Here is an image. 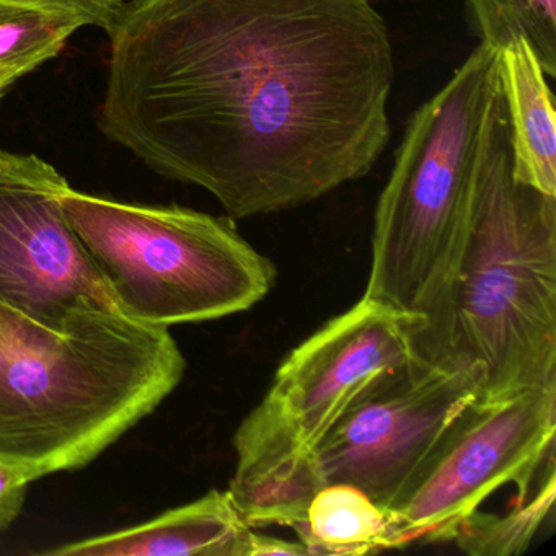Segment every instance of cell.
<instances>
[{
    "instance_id": "cell-2",
    "label": "cell",
    "mask_w": 556,
    "mask_h": 556,
    "mask_svg": "<svg viewBox=\"0 0 556 556\" xmlns=\"http://www.w3.org/2000/svg\"><path fill=\"white\" fill-rule=\"evenodd\" d=\"M422 359L481 374V400L556 387V197L513 177L503 87L481 139L467 230Z\"/></svg>"
},
{
    "instance_id": "cell-6",
    "label": "cell",
    "mask_w": 556,
    "mask_h": 556,
    "mask_svg": "<svg viewBox=\"0 0 556 556\" xmlns=\"http://www.w3.org/2000/svg\"><path fill=\"white\" fill-rule=\"evenodd\" d=\"M67 219L116 307L155 327L249 311L276 282L232 217L181 206L123 203L67 188Z\"/></svg>"
},
{
    "instance_id": "cell-4",
    "label": "cell",
    "mask_w": 556,
    "mask_h": 556,
    "mask_svg": "<svg viewBox=\"0 0 556 556\" xmlns=\"http://www.w3.org/2000/svg\"><path fill=\"white\" fill-rule=\"evenodd\" d=\"M500 90V50L481 41L409 119L380 193L364 298L413 315L418 330L438 312L457 262Z\"/></svg>"
},
{
    "instance_id": "cell-13",
    "label": "cell",
    "mask_w": 556,
    "mask_h": 556,
    "mask_svg": "<svg viewBox=\"0 0 556 556\" xmlns=\"http://www.w3.org/2000/svg\"><path fill=\"white\" fill-rule=\"evenodd\" d=\"M84 27L87 22L76 12L0 2V76L14 86L60 56L70 38Z\"/></svg>"
},
{
    "instance_id": "cell-16",
    "label": "cell",
    "mask_w": 556,
    "mask_h": 556,
    "mask_svg": "<svg viewBox=\"0 0 556 556\" xmlns=\"http://www.w3.org/2000/svg\"><path fill=\"white\" fill-rule=\"evenodd\" d=\"M15 4L48 5L76 12L87 22V27L100 28L106 35L118 21L125 0H0Z\"/></svg>"
},
{
    "instance_id": "cell-14",
    "label": "cell",
    "mask_w": 556,
    "mask_h": 556,
    "mask_svg": "<svg viewBox=\"0 0 556 556\" xmlns=\"http://www.w3.org/2000/svg\"><path fill=\"white\" fill-rule=\"evenodd\" d=\"M556 473H549L526 501L504 514L475 513L452 542L468 555L513 556L526 552L546 517L553 513Z\"/></svg>"
},
{
    "instance_id": "cell-15",
    "label": "cell",
    "mask_w": 556,
    "mask_h": 556,
    "mask_svg": "<svg viewBox=\"0 0 556 556\" xmlns=\"http://www.w3.org/2000/svg\"><path fill=\"white\" fill-rule=\"evenodd\" d=\"M481 41L496 48L523 37L549 79L556 76V0H467Z\"/></svg>"
},
{
    "instance_id": "cell-5",
    "label": "cell",
    "mask_w": 556,
    "mask_h": 556,
    "mask_svg": "<svg viewBox=\"0 0 556 556\" xmlns=\"http://www.w3.org/2000/svg\"><path fill=\"white\" fill-rule=\"evenodd\" d=\"M418 327L413 315L363 298L289 353L233 438L227 493L247 526L302 522L317 493L312 452L370 379L415 354Z\"/></svg>"
},
{
    "instance_id": "cell-9",
    "label": "cell",
    "mask_w": 556,
    "mask_h": 556,
    "mask_svg": "<svg viewBox=\"0 0 556 556\" xmlns=\"http://www.w3.org/2000/svg\"><path fill=\"white\" fill-rule=\"evenodd\" d=\"M70 187L43 159L0 151V304L51 328L79 311H119L67 219Z\"/></svg>"
},
{
    "instance_id": "cell-10",
    "label": "cell",
    "mask_w": 556,
    "mask_h": 556,
    "mask_svg": "<svg viewBox=\"0 0 556 556\" xmlns=\"http://www.w3.org/2000/svg\"><path fill=\"white\" fill-rule=\"evenodd\" d=\"M247 526L227 491L213 490L193 503L148 522L45 549L50 556H249Z\"/></svg>"
},
{
    "instance_id": "cell-11",
    "label": "cell",
    "mask_w": 556,
    "mask_h": 556,
    "mask_svg": "<svg viewBox=\"0 0 556 556\" xmlns=\"http://www.w3.org/2000/svg\"><path fill=\"white\" fill-rule=\"evenodd\" d=\"M500 77L514 180L556 197L555 97L527 38L501 48Z\"/></svg>"
},
{
    "instance_id": "cell-7",
    "label": "cell",
    "mask_w": 556,
    "mask_h": 556,
    "mask_svg": "<svg viewBox=\"0 0 556 556\" xmlns=\"http://www.w3.org/2000/svg\"><path fill=\"white\" fill-rule=\"evenodd\" d=\"M555 439L556 387L473 400L390 510L392 549L452 542L504 484L529 500L555 471Z\"/></svg>"
},
{
    "instance_id": "cell-17",
    "label": "cell",
    "mask_w": 556,
    "mask_h": 556,
    "mask_svg": "<svg viewBox=\"0 0 556 556\" xmlns=\"http://www.w3.org/2000/svg\"><path fill=\"white\" fill-rule=\"evenodd\" d=\"M30 483L21 468L0 462V532L8 530L21 516Z\"/></svg>"
},
{
    "instance_id": "cell-1",
    "label": "cell",
    "mask_w": 556,
    "mask_h": 556,
    "mask_svg": "<svg viewBox=\"0 0 556 556\" xmlns=\"http://www.w3.org/2000/svg\"><path fill=\"white\" fill-rule=\"evenodd\" d=\"M100 131L232 219L314 203L390 141L395 64L370 0H125Z\"/></svg>"
},
{
    "instance_id": "cell-3",
    "label": "cell",
    "mask_w": 556,
    "mask_h": 556,
    "mask_svg": "<svg viewBox=\"0 0 556 556\" xmlns=\"http://www.w3.org/2000/svg\"><path fill=\"white\" fill-rule=\"evenodd\" d=\"M185 369L168 328L116 308L51 328L0 304V462L31 481L86 467L151 415Z\"/></svg>"
},
{
    "instance_id": "cell-18",
    "label": "cell",
    "mask_w": 556,
    "mask_h": 556,
    "mask_svg": "<svg viewBox=\"0 0 556 556\" xmlns=\"http://www.w3.org/2000/svg\"><path fill=\"white\" fill-rule=\"evenodd\" d=\"M307 556L311 555L307 546L299 542L275 539V536L262 535V533L250 532L249 556Z\"/></svg>"
},
{
    "instance_id": "cell-19",
    "label": "cell",
    "mask_w": 556,
    "mask_h": 556,
    "mask_svg": "<svg viewBox=\"0 0 556 556\" xmlns=\"http://www.w3.org/2000/svg\"><path fill=\"white\" fill-rule=\"evenodd\" d=\"M12 84L8 83L4 77L0 76V102L4 100V97L8 96L9 90H11Z\"/></svg>"
},
{
    "instance_id": "cell-8",
    "label": "cell",
    "mask_w": 556,
    "mask_h": 556,
    "mask_svg": "<svg viewBox=\"0 0 556 556\" xmlns=\"http://www.w3.org/2000/svg\"><path fill=\"white\" fill-rule=\"evenodd\" d=\"M480 390L478 370L416 353L382 370L312 452L315 488L351 484L390 513Z\"/></svg>"
},
{
    "instance_id": "cell-12",
    "label": "cell",
    "mask_w": 556,
    "mask_h": 556,
    "mask_svg": "<svg viewBox=\"0 0 556 556\" xmlns=\"http://www.w3.org/2000/svg\"><path fill=\"white\" fill-rule=\"evenodd\" d=\"M311 555H367L392 549L390 513L359 488L325 484L292 527Z\"/></svg>"
}]
</instances>
